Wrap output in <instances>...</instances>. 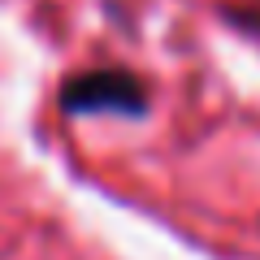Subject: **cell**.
I'll list each match as a JSON object with an SVG mask.
<instances>
[{"label":"cell","mask_w":260,"mask_h":260,"mask_svg":"<svg viewBox=\"0 0 260 260\" xmlns=\"http://www.w3.org/2000/svg\"><path fill=\"white\" fill-rule=\"evenodd\" d=\"M61 109L65 113H121V117H139L148 109V87L130 70H87L74 74L61 87Z\"/></svg>","instance_id":"obj_1"}]
</instances>
